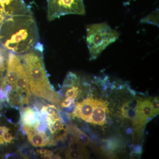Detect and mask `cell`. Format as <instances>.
I'll use <instances>...</instances> for the list:
<instances>
[{
    "instance_id": "8fae6325",
    "label": "cell",
    "mask_w": 159,
    "mask_h": 159,
    "mask_svg": "<svg viewBox=\"0 0 159 159\" xmlns=\"http://www.w3.org/2000/svg\"><path fill=\"white\" fill-rule=\"evenodd\" d=\"M27 135L29 142L34 147H42L52 144L55 145L54 141L50 140L46 134H41L35 131L29 133Z\"/></svg>"
},
{
    "instance_id": "277c9868",
    "label": "cell",
    "mask_w": 159,
    "mask_h": 159,
    "mask_svg": "<svg viewBox=\"0 0 159 159\" xmlns=\"http://www.w3.org/2000/svg\"><path fill=\"white\" fill-rule=\"evenodd\" d=\"M48 19L52 21L70 14L84 15L83 0H47Z\"/></svg>"
},
{
    "instance_id": "7c38bea8",
    "label": "cell",
    "mask_w": 159,
    "mask_h": 159,
    "mask_svg": "<svg viewBox=\"0 0 159 159\" xmlns=\"http://www.w3.org/2000/svg\"><path fill=\"white\" fill-rule=\"evenodd\" d=\"M71 129L75 134L76 140L80 144L85 146L90 144V139L84 133L76 126H73Z\"/></svg>"
},
{
    "instance_id": "d4e9b609",
    "label": "cell",
    "mask_w": 159,
    "mask_h": 159,
    "mask_svg": "<svg viewBox=\"0 0 159 159\" xmlns=\"http://www.w3.org/2000/svg\"><path fill=\"white\" fill-rule=\"evenodd\" d=\"M9 130H10V129L6 127V126H0V144H5L3 139V135L6 131Z\"/></svg>"
},
{
    "instance_id": "83f0119b",
    "label": "cell",
    "mask_w": 159,
    "mask_h": 159,
    "mask_svg": "<svg viewBox=\"0 0 159 159\" xmlns=\"http://www.w3.org/2000/svg\"><path fill=\"white\" fill-rule=\"evenodd\" d=\"M126 132H127V133L128 134H131L133 132V129H132L131 128H128V129H127V131H126Z\"/></svg>"
},
{
    "instance_id": "9c48e42d",
    "label": "cell",
    "mask_w": 159,
    "mask_h": 159,
    "mask_svg": "<svg viewBox=\"0 0 159 159\" xmlns=\"http://www.w3.org/2000/svg\"><path fill=\"white\" fill-rule=\"evenodd\" d=\"M98 101V99L88 98L82 102H77L73 111V116L83 119L86 122H89Z\"/></svg>"
},
{
    "instance_id": "e0dca14e",
    "label": "cell",
    "mask_w": 159,
    "mask_h": 159,
    "mask_svg": "<svg viewBox=\"0 0 159 159\" xmlns=\"http://www.w3.org/2000/svg\"><path fill=\"white\" fill-rule=\"evenodd\" d=\"M141 23H149L156 25H159V11H154L148 16L141 20Z\"/></svg>"
},
{
    "instance_id": "5bb4252c",
    "label": "cell",
    "mask_w": 159,
    "mask_h": 159,
    "mask_svg": "<svg viewBox=\"0 0 159 159\" xmlns=\"http://www.w3.org/2000/svg\"><path fill=\"white\" fill-rule=\"evenodd\" d=\"M121 111L122 116L125 118L131 119L132 120L135 119L136 116L135 108H132L130 106L129 102H125L123 104L121 108Z\"/></svg>"
},
{
    "instance_id": "4316f807",
    "label": "cell",
    "mask_w": 159,
    "mask_h": 159,
    "mask_svg": "<svg viewBox=\"0 0 159 159\" xmlns=\"http://www.w3.org/2000/svg\"><path fill=\"white\" fill-rule=\"evenodd\" d=\"M5 100L9 101V97L6 95L4 91L2 89V88H0V101L4 102Z\"/></svg>"
},
{
    "instance_id": "7402d4cb",
    "label": "cell",
    "mask_w": 159,
    "mask_h": 159,
    "mask_svg": "<svg viewBox=\"0 0 159 159\" xmlns=\"http://www.w3.org/2000/svg\"><path fill=\"white\" fill-rule=\"evenodd\" d=\"M75 99L73 98H66L61 103V107L65 108H69L74 105L75 103Z\"/></svg>"
},
{
    "instance_id": "484cf974",
    "label": "cell",
    "mask_w": 159,
    "mask_h": 159,
    "mask_svg": "<svg viewBox=\"0 0 159 159\" xmlns=\"http://www.w3.org/2000/svg\"><path fill=\"white\" fill-rule=\"evenodd\" d=\"M142 152V146L140 145H136L133 148L131 154H141Z\"/></svg>"
},
{
    "instance_id": "2e32d148",
    "label": "cell",
    "mask_w": 159,
    "mask_h": 159,
    "mask_svg": "<svg viewBox=\"0 0 159 159\" xmlns=\"http://www.w3.org/2000/svg\"><path fill=\"white\" fill-rule=\"evenodd\" d=\"M80 80L77 84L74 85L68 86H63L65 88H68L66 92V98H73L76 99L77 96L80 93V90L78 86L80 84Z\"/></svg>"
},
{
    "instance_id": "d6986e66",
    "label": "cell",
    "mask_w": 159,
    "mask_h": 159,
    "mask_svg": "<svg viewBox=\"0 0 159 159\" xmlns=\"http://www.w3.org/2000/svg\"><path fill=\"white\" fill-rule=\"evenodd\" d=\"M84 149H85V146L80 144L77 140H75L70 142L68 149H69V150H83Z\"/></svg>"
},
{
    "instance_id": "7a4b0ae2",
    "label": "cell",
    "mask_w": 159,
    "mask_h": 159,
    "mask_svg": "<svg viewBox=\"0 0 159 159\" xmlns=\"http://www.w3.org/2000/svg\"><path fill=\"white\" fill-rule=\"evenodd\" d=\"M43 47L39 42L31 51L19 55L27 74L30 91L34 96L58 105L60 96L51 85L43 62Z\"/></svg>"
},
{
    "instance_id": "6da1fadb",
    "label": "cell",
    "mask_w": 159,
    "mask_h": 159,
    "mask_svg": "<svg viewBox=\"0 0 159 159\" xmlns=\"http://www.w3.org/2000/svg\"><path fill=\"white\" fill-rule=\"evenodd\" d=\"M36 21L32 11L7 17L0 29V44L17 55L27 53L39 42Z\"/></svg>"
},
{
    "instance_id": "4fadbf2b",
    "label": "cell",
    "mask_w": 159,
    "mask_h": 159,
    "mask_svg": "<svg viewBox=\"0 0 159 159\" xmlns=\"http://www.w3.org/2000/svg\"><path fill=\"white\" fill-rule=\"evenodd\" d=\"M66 157L67 159H82L88 157L89 153L85 149L83 150H69L66 152Z\"/></svg>"
},
{
    "instance_id": "52a82bcc",
    "label": "cell",
    "mask_w": 159,
    "mask_h": 159,
    "mask_svg": "<svg viewBox=\"0 0 159 159\" xmlns=\"http://www.w3.org/2000/svg\"><path fill=\"white\" fill-rule=\"evenodd\" d=\"M20 123L22 130L27 134L37 131L41 121L38 118L36 112L31 107H27L21 111Z\"/></svg>"
},
{
    "instance_id": "9a60e30c",
    "label": "cell",
    "mask_w": 159,
    "mask_h": 159,
    "mask_svg": "<svg viewBox=\"0 0 159 159\" xmlns=\"http://www.w3.org/2000/svg\"><path fill=\"white\" fill-rule=\"evenodd\" d=\"M42 113L46 114L53 118V119H61L58 114L57 107L53 104L44 106L41 110Z\"/></svg>"
},
{
    "instance_id": "30bf717a",
    "label": "cell",
    "mask_w": 159,
    "mask_h": 159,
    "mask_svg": "<svg viewBox=\"0 0 159 159\" xmlns=\"http://www.w3.org/2000/svg\"><path fill=\"white\" fill-rule=\"evenodd\" d=\"M108 111L107 103L103 100L98 99L89 122L99 125H104L106 123V114Z\"/></svg>"
},
{
    "instance_id": "ffe728a7",
    "label": "cell",
    "mask_w": 159,
    "mask_h": 159,
    "mask_svg": "<svg viewBox=\"0 0 159 159\" xmlns=\"http://www.w3.org/2000/svg\"><path fill=\"white\" fill-rule=\"evenodd\" d=\"M37 152L44 159H52V157H54V154L51 151L46 149H38L37 150Z\"/></svg>"
},
{
    "instance_id": "8992f818",
    "label": "cell",
    "mask_w": 159,
    "mask_h": 159,
    "mask_svg": "<svg viewBox=\"0 0 159 159\" xmlns=\"http://www.w3.org/2000/svg\"><path fill=\"white\" fill-rule=\"evenodd\" d=\"M0 9L6 18L25 14L31 10L24 0H0Z\"/></svg>"
},
{
    "instance_id": "ba28073f",
    "label": "cell",
    "mask_w": 159,
    "mask_h": 159,
    "mask_svg": "<svg viewBox=\"0 0 159 159\" xmlns=\"http://www.w3.org/2000/svg\"><path fill=\"white\" fill-rule=\"evenodd\" d=\"M136 116L134 119V124H138L144 126L147 124V119L154 116L151 101L150 99H137L136 105Z\"/></svg>"
},
{
    "instance_id": "44dd1931",
    "label": "cell",
    "mask_w": 159,
    "mask_h": 159,
    "mask_svg": "<svg viewBox=\"0 0 159 159\" xmlns=\"http://www.w3.org/2000/svg\"><path fill=\"white\" fill-rule=\"evenodd\" d=\"M152 107L153 112L154 116H157L159 114V98L156 97L151 101Z\"/></svg>"
},
{
    "instance_id": "603a6c76",
    "label": "cell",
    "mask_w": 159,
    "mask_h": 159,
    "mask_svg": "<svg viewBox=\"0 0 159 159\" xmlns=\"http://www.w3.org/2000/svg\"><path fill=\"white\" fill-rule=\"evenodd\" d=\"M105 146L107 149L109 150H114L117 147V144L114 140H108L106 142Z\"/></svg>"
},
{
    "instance_id": "cb8c5ba5",
    "label": "cell",
    "mask_w": 159,
    "mask_h": 159,
    "mask_svg": "<svg viewBox=\"0 0 159 159\" xmlns=\"http://www.w3.org/2000/svg\"><path fill=\"white\" fill-rule=\"evenodd\" d=\"M9 130L6 131L4 133L3 136V139L4 140V143H11L13 142L14 138L12 136V135L9 132Z\"/></svg>"
},
{
    "instance_id": "3957f363",
    "label": "cell",
    "mask_w": 159,
    "mask_h": 159,
    "mask_svg": "<svg viewBox=\"0 0 159 159\" xmlns=\"http://www.w3.org/2000/svg\"><path fill=\"white\" fill-rule=\"evenodd\" d=\"M86 31V42L90 60L97 59L102 51L119 37V32L105 22L89 25Z\"/></svg>"
},
{
    "instance_id": "ac0fdd59",
    "label": "cell",
    "mask_w": 159,
    "mask_h": 159,
    "mask_svg": "<svg viewBox=\"0 0 159 159\" xmlns=\"http://www.w3.org/2000/svg\"><path fill=\"white\" fill-rule=\"evenodd\" d=\"M62 122L61 119H54L52 124L48 127L51 134H54L57 131L63 128L64 125Z\"/></svg>"
},
{
    "instance_id": "5b68a950",
    "label": "cell",
    "mask_w": 159,
    "mask_h": 159,
    "mask_svg": "<svg viewBox=\"0 0 159 159\" xmlns=\"http://www.w3.org/2000/svg\"><path fill=\"white\" fill-rule=\"evenodd\" d=\"M24 69L19 55L11 52H8L6 73L3 81L11 85L12 88Z\"/></svg>"
}]
</instances>
